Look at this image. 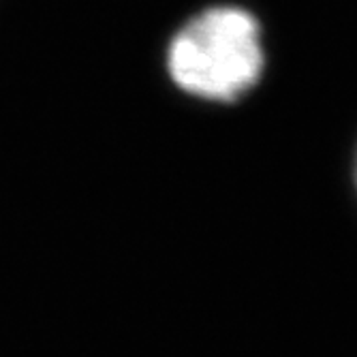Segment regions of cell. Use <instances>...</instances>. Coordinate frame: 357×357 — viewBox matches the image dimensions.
<instances>
[{
    "label": "cell",
    "mask_w": 357,
    "mask_h": 357,
    "mask_svg": "<svg viewBox=\"0 0 357 357\" xmlns=\"http://www.w3.org/2000/svg\"><path fill=\"white\" fill-rule=\"evenodd\" d=\"M167 71L178 88L206 101H236L264 71L261 30L238 7H214L174 37Z\"/></svg>",
    "instance_id": "cell-1"
}]
</instances>
